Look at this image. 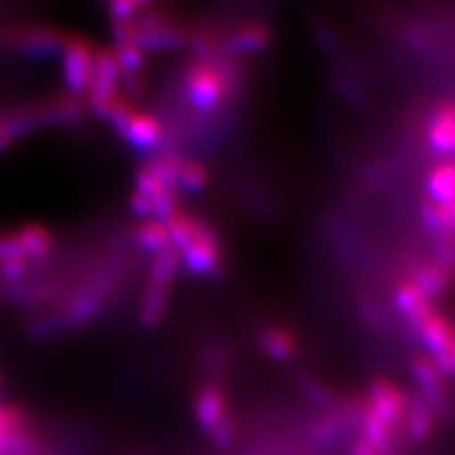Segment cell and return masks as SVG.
Returning <instances> with one entry per match:
<instances>
[{"instance_id":"1","label":"cell","mask_w":455,"mask_h":455,"mask_svg":"<svg viewBox=\"0 0 455 455\" xmlns=\"http://www.w3.org/2000/svg\"><path fill=\"white\" fill-rule=\"evenodd\" d=\"M230 68L215 60H196L184 70V92L199 110L217 108L232 88Z\"/></svg>"},{"instance_id":"2","label":"cell","mask_w":455,"mask_h":455,"mask_svg":"<svg viewBox=\"0 0 455 455\" xmlns=\"http://www.w3.org/2000/svg\"><path fill=\"white\" fill-rule=\"evenodd\" d=\"M196 419L197 425L215 440L219 446H230L234 440V423L228 416V401L224 391L207 383L196 395Z\"/></svg>"},{"instance_id":"3","label":"cell","mask_w":455,"mask_h":455,"mask_svg":"<svg viewBox=\"0 0 455 455\" xmlns=\"http://www.w3.org/2000/svg\"><path fill=\"white\" fill-rule=\"evenodd\" d=\"M95 50L88 40L80 35L67 36L65 46L61 50L63 55V80L70 95L85 97L92 84Z\"/></svg>"},{"instance_id":"4","label":"cell","mask_w":455,"mask_h":455,"mask_svg":"<svg viewBox=\"0 0 455 455\" xmlns=\"http://www.w3.org/2000/svg\"><path fill=\"white\" fill-rule=\"evenodd\" d=\"M408 398L398 389L393 381L381 378L370 386V398L366 406L374 411L378 418L389 423L393 429L404 421Z\"/></svg>"},{"instance_id":"5","label":"cell","mask_w":455,"mask_h":455,"mask_svg":"<svg viewBox=\"0 0 455 455\" xmlns=\"http://www.w3.org/2000/svg\"><path fill=\"white\" fill-rule=\"evenodd\" d=\"M68 33H61L50 27H28L21 31H13L10 42L20 50H25L35 55H44L52 52H61Z\"/></svg>"},{"instance_id":"6","label":"cell","mask_w":455,"mask_h":455,"mask_svg":"<svg viewBox=\"0 0 455 455\" xmlns=\"http://www.w3.org/2000/svg\"><path fill=\"white\" fill-rule=\"evenodd\" d=\"M122 137L139 150H156L164 140V125L152 112H137L127 122Z\"/></svg>"},{"instance_id":"7","label":"cell","mask_w":455,"mask_h":455,"mask_svg":"<svg viewBox=\"0 0 455 455\" xmlns=\"http://www.w3.org/2000/svg\"><path fill=\"white\" fill-rule=\"evenodd\" d=\"M171 284H173V281L148 275L145 292H142L140 309H139V317H140L142 324L158 326L165 319Z\"/></svg>"},{"instance_id":"8","label":"cell","mask_w":455,"mask_h":455,"mask_svg":"<svg viewBox=\"0 0 455 455\" xmlns=\"http://www.w3.org/2000/svg\"><path fill=\"white\" fill-rule=\"evenodd\" d=\"M411 372L419 383L421 398L429 404L435 411H444L446 406V395L443 389V381H440V370L433 363V359L416 357L411 361Z\"/></svg>"},{"instance_id":"9","label":"cell","mask_w":455,"mask_h":455,"mask_svg":"<svg viewBox=\"0 0 455 455\" xmlns=\"http://www.w3.org/2000/svg\"><path fill=\"white\" fill-rule=\"evenodd\" d=\"M395 300L398 309H401L404 315L418 326L427 315H431L435 311L431 306V298L427 296L414 281H404L398 284L395 292Z\"/></svg>"},{"instance_id":"10","label":"cell","mask_w":455,"mask_h":455,"mask_svg":"<svg viewBox=\"0 0 455 455\" xmlns=\"http://www.w3.org/2000/svg\"><path fill=\"white\" fill-rule=\"evenodd\" d=\"M429 142L436 152H453L455 150V103L440 105L429 125Z\"/></svg>"},{"instance_id":"11","label":"cell","mask_w":455,"mask_h":455,"mask_svg":"<svg viewBox=\"0 0 455 455\" xmlns=\"http://www.w3.org/2000/svg\"><path fill=\"white\" fill-rule=\"evenodd\" d=\"M16 239L28 262L46 259L53 249V235L42 224H25L20 230H16Z\"/></svg>"},{"instance_id":"12","label":"cell","mask_w":455,"mask_h":455,"mask_svg":"<svg viewBox=\"0 0 455 455\" xmlns=\"http://www.w3.org/2000/svg\"><path fill=\"white\" fill-rule=\"evenodd\" d=\"M272 40V31L259 21H249L237 27L235 31L228 38V50L235 53H251L266 48Z\"/></svg>"},{"instance_id":"13","label":"cell","mask_w":455,"mask_h":455,"mask_svg":"<svg viewBox=\"0 0 455 455\" xmlns=\"http://www.w3.org/2000/svg\"><path fill=\"white\" fill-rule=\"evenodd\" d=\"M404 425H406L408 436L411 440H416V443H421V440H425L431 435L433 427H435L433 408L427 404L421 396L410 398L406 404Z\"/></svg>"},{"instance_id":"14","label":"cell","mask_w":455,"mask_h":455,"mask_svg":"<svg viewBox=\"0 0 455 455\" xmlns=\"http://www.w3.org/2000/svg\"><path fill=\"white\" fill-rule=\"evenodd\" d=\"M135 241L140 249L152 252L154 256L173 249L165 222L158 219L140 220L135 228Z\"/></svg>"},{"instance_id":"15","label":"cell","mask_w":455,"mask_h":455,"mask_svg":"<svg viewBox=\"0 0 455 455\" xmlns=\"http://www.w3.org/2000/svg\"><path fill=\"white\" fill-rule=\"evenodd\" d=\"M259 344L269 357L277 361L291 359L298 349L294 334L284 326H266L259 334Z\"/></svg>"},{"instance_id":"16","label":"cell","mask_w":455,"mask_h":455,"mask_svg":"<svg viewBox=\"0 0 455 455\" xmlns=\"http://www.w3.org/2000/svg\"><path fill=\"white\" fill-rule=\"evenodd\" d=\"M451 279H453V274H451V267L448 264L433 262V264L421 266L418 269L416 279H411V281H414L418 287L433 300L435 296L444 294L450 289Z\"/></svg>"},{"instance_id":"17","label":"cell","mask_w":455,"mask_h":455,"mask_svg":"<svg viewBox=\"0 0 455 455\" xmlns=\"http://www.w3.org/2000/svg\"><path fill=\"white\" fill-rule=\"evenodd\" d=\"M364 440L376 448L379 455H386L393 448V427L378 418L366 404L363 408V435Z\"/></svg>"},{"instance_id":"18","label":"cell","mask_w":455,"mask_h":455,"mask_svg":"<svg viewBox=\"0 0 455 455\" xmlns=\"http://www.w3.org/2000/svg\"><path fill=\"white\" fill-rule=\"evenodd\" d=\"M427 190L431 194V202L450 204L455 199V162H444L436 165L429 179H427Z\"/></svg>"},{"instance_id":"19","label":"cell","mask_w":455,"mask_h":455,"mask_svg":"<svg viewBox=\"0 0 455 455\" xmlns=\"http://www.w3.org/2000/svg\"><path fill=\"white\" fill-rule=\"evenodd\" d=\"M438 205H440V211H443L446 232H455V199L450 204H438Z\"/></svg>"},{"instance_id":"20","label":"cell","mask_w":455,"mask_h":455,"mask_svg":"<svg viewBox=\"0 0 455 455\" xmlns=\"http://www.w3.org/2000/svg\"><path fill=\"white\" fill-rule=\"evenodd\" d=\"M351 455H379L376 451V448L368 443V440H364L363 436H359L357 440H355V444L351 448Z\"/></svg>"}]
</instances>
